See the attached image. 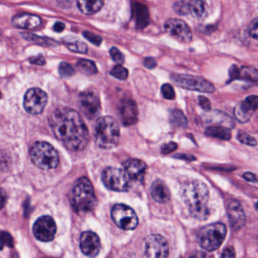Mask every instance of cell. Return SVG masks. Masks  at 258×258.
<instances>
[{
    "mask_svg": "<svg viewBox=\"0 0 258 258\" xmlns=\"http://www.w3.org/2000/svg\"><path fill=\"white\" fill-rule=\"evenodd\" d=\"M55 137L69 150L84 149L89 142V130L77 111L70 108L55 110L49 118Z\"/></svg>",
    "mask_w": 258,
    "mask_h": 258,
    "instance_id": "obj_1",
    "label": "cell"
},
{
    "mask_svg": "<svg viewBox=\"0 0 258 258\" xmlns=\"http://www.w3.org/2000/svg\"><path fill=\"white\" fill-rule=\"evenodd\" d=\"M181 195L191 217L199 221L208 218L210 210L206 205L209 200V189L205 183L198 180L185 183L181 188Z\"/></svg>",
    "mask_w": 258,
    "mask_h": 258,
    "instance_id": "obj_2",
    "label": "cell"
},
{
    "mask_svg": "<svg viewBox=\"0 0 258 258\" xmlns=\"http://www.w3.org/2000/svg\"><path fill=\"white\" fill-rule=\"evenodd\" d=\"M70 204L77 214H85L94 210L97 205L94 189L89 179L81 177L74 183L70 195Z\"/></svg>",
    "mask_w": 258,
    "mask_h": 258,
    "instance_id": "obj_3",
    "label": "cell"
},
{
    "mask_svg": "<svg viewBox=\"0 0 258 258\" xmlns=\"http://www.w3.org/2000/svg\"><path fill=\"white\" fill-rule=\"evenodd\" d=\"M120 127L112 117L99 118L95 127V140L99 148L111 149L115 148L120 140Z\"/></svg>",
    "mask_w": 258,
    "mask_h": 258,
    "instance_id": "obj_4",
    "label": "cell"
},
{
    "mask_svg": "<svg viewBox=\"0 0 258 258\" xmlns=\"http://www.w3.org/2000/svg\"><path fill=\"white\" fill-rule=\"evenodd\" d=\"M31 161L40 169L49 171L58 165L59 155L56 149L49 142H36L30 150Z\"/></svg>",
    "mask_w": 258,
    "mask_h": 258,
    "instance_id": "obj_5",
    "label": "cell"
},
{
    "mask_svg": "<svg viewBox=\"0 0 258 258\" xmlns=\"http://www.w3.org/2000/svg\"><path fill=\"white\" fill-rule=\"evenodd\" d=\"M226 227L222 223L210 224L198 233V242L203 249L212 251L221 246L226 239Z\"/></svg>",
    "mask_w": 258,
    "mask_h": 258,
    "instance_id": "obj_6",
    "label": "cell"
},
{
    "mask_svg": "<svg viewBox=\"0 0 258 258\" xmlns=\"http://www.w3.org/2000/svg\"><path fill=\"white\" fill-rule=\"evenodd\" d=\"M171 78L176 86L188 90L207 93L215 90L214 85L202 77L189 74H171Z\"/></svg>",
    "mask_w": 258,
    "mask_h": 258,
    "instance_id": "obj_7",
    "label": "cell"
},
{
    "mask_svg": "<svg viewBox=\"0 0 258 258\" xmlns=\"http://www.w3.org/2000/svg\"><path fill=\"white\" fill-rule=\"evenodd\" d=\"M102 180L108 189L127 191L130 187V178L124 171L116 168H105L102 173Z\"/></svg>",
    "mask_w": 258,
    "mask_h": 258,
    "instance_id": "obj_8",
    "label": "cell"
},
{
    "mask_svg": "<svg viewBox=\"0 0 258 258\" xmlns=\"http://www.w3.org/2000/svg\"><path fill=\"white\" fill-rule=\"evenodd\" d=\"M111 215L117 226L123 230H132L138 226L137 214L127 205L123 204L115 205L111 209Z\"/></svg>",
    "mask_w": 258,
    "mask_h": 258,
    "instance_id": "obj_9",
    "label": "cell"
},
{
    "mask_svg": "<svg viewBox=\"0 0 258 258\" xmlns=\"http://www.w3.org/2000/svg\"><path fill=\"white\" fill-rule=\"evenodd\" d=\"M143 255L146 258H167L169 255L168 241L161 235H150L144 241Z\"/></svg>",
    "mask_w": 258,
    "mask_h": 258,
    "instance_id": "obj_10",
    "label": "cell"
},
{
    "mask_svg": "<svg viewBox=\"0 0 258 258\" xmlns=\"http://www.w3.org/2000/svg\"><path fill=\"white\" fill-rule=\"evenodd\" d=\"M48 102L46 92L39 88H32L26 92L24 98V108L31 115H39L43 112Z\"/></svg>",
    "mask_w": 258,
    "mask_h": 258,
    "instance_id": "obj_11",
    "label": "cell"
},
{
    "mask_svg": "<svg viewBox=\"0 0 258 258\" xmlns=\"http://www.w3.org/2000/svg\"><path fill=\"white\" fill-rule=\"evenodd\" d=\"M33 233L39 241H51L56 233L55 221L50 216H43L36 220L33 226Z\"/></svg>",
    "mask_w": 258,
    "mask_h": 258,
    "instance_id": "obj_12",
    "label": "cell"
},
{
    "mask_svg": "<svg viewBox=\"0 0 258 258\" xmlns=\"http://www.w3.org/2000/svg\"><path fill=\"white\" fill-rule=\"evenodd\" d=\"M80 105L81 111L88 119H95L101 111V103L95 91H86L80 95Z\"/></svg>",
    "mask_w": 258,
    "mask_h": 258,
    "instance_id": "obj_13",
    "label": "cell"
},
{
    "mask_svg": "<svg viewBox=\"0 0 258 258\" xmlns=\"http://www.w3.org/2000/svg\"><path fill=\"white\" fill-rule=\"evenodd\" d=\"M164 30L170 36L181 43H189L192 39L189 27L180 19H170L164 24Z\"/></svg>",
    "mask_w": 258,
    "mask_h": 258,
    "instance_id": "obj_14",
    "label": "cell"
},
{
    "mask_svg": "<svg viewBox=\"0 0 258 258\" xmlns=\"http://www.w3.org/2000/svg\"><path fill=\"white\" fill-rule=\"evenodd\" d=\"M258 108V96H248L235 108L234 115L236 120L240 123H246Z\"/></svg>",
    "mask_w": 258,
    "mask_h": 258,
    "instance_id": "obj_15",
    "label": "cell"
},
{
    "mask_svg": "<svg viewBox=\"0 0 258 258\" xmlns=\"http://www.w3.org/2000/svg\"><path fill=\"white\" fill-rule=\"evenodd\" d=\"M81 251L86 256L95 258L101 250V242L99 236L91 231L84 232L80 240Z\"/></svg>",
    "mask_w": 258,
    "mask_h": 258,
    "instance_id": "obj_16",
    "label": "cell"
},
{
    "mask_svg": "<svg viewBox=\"0 0 258 258\" xmlns=\"http://www.w3.org/2000/svg\"><path fill=\"white\" fill-rule=\"evenodd\" d=\"M227 214L229 224L234 231L240 230L245 224V214L240 202L236 199H230L228 202Z\"/></svg>",
    "mask_w": 258,
    "mask_h": 258,
    "instance_id": "obj_17",
    "label": "cell"
},
{
    "mask_svg": "<svg viewBox=\"0 0 258 258\" xmlns=\"http://www.w3.org/2000/svg\"><path fill=\"white\" fill-rule=\"evenodd\" d=\"M118 112L124 126H131L138 120V108L134 100L125 99L118 104Z\"/></svg>",
    "mask_w": 258,
    "mask_h": 258,
    "instance_id": "obj_18",
    "label": "cell"
},
{
    "mask_svg": "<svg viewBox=\"0 0 258 258\" xmlns=\"http://www.w3.org/2000/svg\"><path fill=\"white\" fill-rule=\"evenodd\" d=\"M123 168L130 180L139 182L143 180L147 166L141 160L130 158L123 163Z\"/></svg>",
    "mask_w": 258,
    "mask_h": 258,
    "instance_id": "obj_19",
    "label": "cell"
},
{
    "mask_svg": "<svg viewBox=\"0 0 258 258\" xmlns=\"http://www.w3.org/2000/svg\"><path fill=\"white\" fill-rule=\"evenodd\" d=\"M12 23L16 28L32 30L40 25L41 19L35 15L21 14L15 16Z\"/></svg>",
    "mask_w": 258,
    "mask_h": 258,
    "instance_id": "obj_20",
    "label": "cell"
},
{
    "mask_svg": "<svg viewBox=\"0 0 258 258\" xmlns=\"http://www.w3.org/2000/svg\"><path fill=\"white\" fill-rule=\"evenodd\" d=\"M151 195L155 202L164 204L171 198V192L166 184L161 180H157L152 183Z\"/></svg>",
    "mask_w": 258,
    "mask_h": 258,
    "instance_id": "obj_21",
    "label": "cell"
},
{
    "mask_svg": "<svg viewBox=\"0 0 258 258\" xmlns=\"http://www.w3.org/2000/svg\"><path fill=\"white\" fill-rule=\"evenodd\" d=\"M230 77L232 81L240 79L257 82L258 81V70L254 68L242 67L240 69L238 66H235L231 70Z\"/></svg>",
    "mask_w": 258,
    "mask_h": 258,
    "instance_id": "obj_22",
    "label": "cell"
},
{
    "mask_svg": "<svg viewBox=\"0 0 258 258\" xmlns=\"http://www.w3.org/2000/svg\"><path fill=\"white\" fill-rule=\"evenodd\" d=\"M77 6L83 14H95L103 8L104 0H77Z\"/></svg>",
    "mask_w": 258,
    "mask_h": 258,
    "instance_id": "obj_23",
    "label": "cell"
},
{
    "mask_svg": "<svg viewBox=\"0 0 258 258\" xmlns=\"http://www.w3.org/2000/svg\"><path fill=\"white\" fill-rule=\"evenodd\" d=\"M190 13L196 19H204L207 16L208 7L206 0H191Z\"/></svg>",
    "mask_w": 258,
    "mask_h": 258,
    "instance_id": "obj_24",
    "label": "cell"
},
{
    "mask_svg": "<svg viewBox=\"0 0 258 258\" xmlns=\"http://www.w3.org/2000/svg\"><path fill=\"white\" fill-rule=\"evenodd\" d=\"M205 134L207 137L221 138L224 140H229L232 137V133L228 127L225 126H211L205 130Z\"/></svg>",
    "mask_w": 258,
    "mask_h": 258,
    "instance_id": "obj_25",
    "label": "cell"
},
{
    "mask_svg": "<svg viewBox=\"0 0 258 258\" xmlns=\"http://www.w3.org/2000/svg\"><path fill=\"white\" fill-rule=\"evenodd\" d=\"M64 43L70 51L77 53L86 54L87 52V45L81 39L74 36H68L63 39Z\"/></svg>",
    "mask_w": 258,
    "mask_h": 258,
    "instance_id": "obj_26",
    "label": "cell"
},
{
    "mask_svg": "<svg viewBox=\"0 0 258 258\" xmlns=\"http://www.w3.org/2000/svg\"><path fill=\"white\" fill-rule=\"evenodd\" d=\"M21 36L27 39L28 41L34 43L35 44L41 45V46H52L58 45V43L53 39H48V38L41 37V36H36V35L29 34V33H21Z\"/></svg>",
    "mask_w": 258,
    "mask_h": 258,
    "instance_id": "obj_27",
    "label": "cell"
},
{
    "mask_svg": "<svg viewBox=\"0 0 258 258\" xmlns=\"http://www.w3.org/2000/svg\"><path fill=\"white\" fill-rule=\"evenodd\" d=\"M76 67L77 68L78 70L82 72L83 74H88V75L96 74L98 71L96 64L92 61L87 60V59L79 60L76 64Z\"/></svg>",
    "mask_w": 258,
    "mask_h": 258,
    "instance_id": "obj_28",
    "label": "cell"
},
{
    "mask_svg": "<svg viewBox=\"0 0 258 258\" xmlns=\"http://www.w3.org/2000/svg\"><path fill=\"white\" fill-rule=\"evenodd\" d=\"M136 14H137V25L139 28H143L149 21V12L145 5L137 4L136 6Z\"/></svg>",
    "mask_w": 258,
    "mask_h": 258,
    "instance_id": "obj_29",
    "label": "cell"
},
{
    "mask_svg": "<svg viewBox=\"0 0 258 258\" xmlns=\"http://www.w3.org/2000/svg\"><path fill=\"white\" fill-rule=\"evenodd\" d=\"M171 121L176 127H183V128L187 127L188 124L187 117L185 116L183 111L179 109H173L171 111Z\"/></svg>",
    "mask_w": 258,
    "mask_h": 258,
    "instance_id": "obj_30",
    "label": "cell"
},
{
    "mask_svg": "<svg viewBox=\"0 0 258 258\" xmlns=\"http://www.w3.org/2000/svg\"><path fill=\"white\" fill-rule=\"evenodd\" d=\"M110 74L115 78L124 81L128 77V70L121 65L118 64V65L114 67V69L110 71Z\"/></svg>",
    "mask_w": 258,
    "mask_h": 258,
    "instance_id": "obj_31",
    "label": "cell"
},
{
    "mask_svg": "<svg viewBox=\"0 0 258 258\" xmlns=\"http://www.w3.org/2000/svg\"><path fill=\"white\" fill-rule=\"evenodd\" d=\"M237 138L238 140L244 145L250 146H256L258 145L256 139L244 131H240L238 133Z\"/></svg>",
    "mask_w": 258,
    "mask_h": 258,
    "instance_id": "obj_32",
    "label": "cell"
},
{
    "mask_svg": "<svg viewBox=\"0 0 258 258\" xmlns=\"http://www.w3.org/2000/svg\"><path fill=\"white\" fill-rule=\"evenodd\" d=\"M59 74L62 77H71L74 74V69L67 62H62L59 65Z\"/></svg>",
    "mask_w": 258,
    "mask_h": 258,
    "instance_id": "obj_33",
    "label": "cell"
},
{
    "mask_svg": "<svg viewBox=\"0 0 258 258\" xmlns=\"http://www.w3.org/2000/svg\"><path fill=\"white\" fill-rule=\"evenodd\" d=\"M161 93L164 99L168 100H173L175 99V92L173 86L171 84H165L161 86Z\"/></svg>",
    "mask_w": 258,
    "mask_h": 258,
    "instance_id": "obj_34",
    "label": "cell"
},
{
    "mask_svg": "<svg viewBox=\"0 0 258 258\" xmlns=\"http://www.w3.org/2000/svg\"><path fill=\"white\" fill-rule=\"evenodd\" d=\"M173 8H174V10L177 12V14L181 15V16H185L190 12L189 5L183 1L176 2Z\"/></svg>",
    "mask_w": 258,
    "mask_h": 258,
    "instance_id": "obj_35",
    "label": "cell"
},
{
    "mask_svg": "<svg viewBox=\"0 0 258 258\" xmlns=\"http://www.w3.org/2000/svg\"><path fill=\"white\" fill-rule=\"evenodd\" d=\"M110 54L114 62H116L118 65H122L124 62V56L118 49L113 47L110 50Z\"/></svg>",
    "mask_w": 258,
    "mask_h": 258,
    "instance_id": "obj_36",
    "label": "cell"
},
{
    "mask_svg": "<svg viewBox=\"0 0 258 258\" xmlns=\"http://www.w3.org/2000/svg\"><path fill=\"white\" fill-rule=\"evenodd\" d=\"M248 34L251 37L258 39V17L250 23L248 26Z\"/></svg>",
    "mask_w": 258,
    "mask_h": 258,
    "instance_id": "obj_37",
    "label": "cell"
},
{
    "mask_svg": "<svg viewBox=\"0 0 258 258\" xmlns=\"http://www.w3.org/2000/svg\"><path fill=\"white\" fill-rule=\"evenodd\" d=\"M83 35L86 39H87L88 41L91 42L92 44L96 45V46H99L103 42V39L100 36L89 32V31H85Z\"/></svg>",
    "mask_w": 258,
    "mask_h": 258,
    "instance_id": "obj_38",
    "label": "cell"
},
{
    "mask_svg": "<svg viewBox=\"0 0 258 258\" xmlns=\"http://www.w3.org/2000/svg\"><path fill=\"white\" fill-rule=\"evenodd\" d=\"M178 145L176 142H170L168 143L164 144V145L161 146V153L163 155H168L171 152H174L176 149H177Z\"/></svg>",
    "mask_w": 258,
    "mask_h": 258,
    "instance_id": "obj_39",
    "label": "cell"
},
{
    "mask_svg": "<svg viewBox=\"0 0 258 258\" xmlns=\"http://www.w3.org/2000/svg\"><path fill=\"white\" fill-rule=\"evenodd\" d=\"M198 103H199L200 106L202 107L204 111H210L211 104H210V100L207 98L205 97V96H199L198 97Z\"/></svg>",
    "mask_w": 258,
    "mask_h": 258,
    "instance_id": "obj_40",
    "label": "cell"
},
{
    "mask_svg": "<svg viewBox=\"0 0 258 258\" xmlns=\"http://www.w3.org/2000/svg\"><path fill=\"white\" fill-rule=\"evenodd\" d=\"M236 251H235L234 248L232 246L225 248L223 251L222 255H221L222 258H236Z\"/></svg>",
    "mask_w": 258,
    "mask_h": 258,
    "instance_id": "obj_41",
    "label": "cell"
},
{
    "mask_svg": "<svg viewBox=\"0 0 258 258\" xmlns=\"http://www.w3.org/2000/svg\"><path fill=\"white\" fill-rule=\"evenodd\" d=\"M144 66L145 68H147L148 69H153L156 67L157 63H156L155 60L154 58H146L144 60L143 63Z\"/></svg>",
    "mask_w": 258,
    "mask_h": 258,
    "instance_id": "obj_42",
    "label": "cell"
},
{
    "mask_svg": "<svg viewBox=\"0 0 258 258\" xmlns=\"http://www.w3.org/2000/svg\"><path fill=\"white\" fill-rule=\"evenodd\" d=\"M243 177L247 181L251 182V183H258V179L255 173H251V172H246L243 175Z\"/></svg>",
    "mask_w": 258,
    "mask_h": 258,
    "instance_id": "obj_43",
    "label": "cell"
},
{
    "mask_svg": "<svg viewBox=\"0 0 258 258\" xmlns=\"http://www.w3.org/2000/svg\"><path fill=\"white\" fill-rule=\"evenodd\" d=\"M30 62L34 64V65H44L46 61L42 55H39V56L33 57V58H30Z\"/></svg>",
    "mask_w": 258,
    "mask_h": 258,
    "instance_id": "obj_44",
    "label": "cell"
},
{
    "mask_svg": "<svg viewBox=\"0 0 258 258\" xmlns=\"http://www.w3.org/2000/svg\"><path fill=\"white\" fill-rule=\"evenodd\" d=\"M176 158H179V159L186 160L187 161H193L196 160V157L192 155L187 154H178L174 156Z\"/></svg>",
    "mask_w": 258,
    "mask_h": 258,
    "instance_id": "obj_45",
    "label": "cell"
},
{
    "mask_svg": "<svg viewBox=\"0 0 258 258\" xmlns=\"http://www.w3.org/2000/svg\"><path fill=\"white\" fill-rule=\"evenodd\" d=\"M65 24L62 22H59V21H58V22L55 23V25H54L53 27L54 31H55V32L57 33L62 32V31L65 30Z\"/></svg>",
    "mask_w": 258,
    "mask_h": 258,
    "instance_id": "obj_46",
    "label": "cell"
},
{
    "mask_svg": "<svg viewBox=\"0 0 258 258\" xmlns=\"http://www.w3.org/2000/svg\"><path fill=\"white\" fill-rule=\"evenodd\" d=\"M255 207H256L257 210H258V202L255 204Z\"/></svg>",
    "mask_w": 258,
    "mask_h": 258,
    "instance_id": "obj_47",
    "label": "cell"
}]
</instances>
